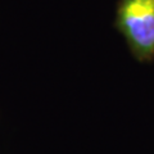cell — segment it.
I'll return each mask as SVG.
<instances>
[{"label":"cell","mask_w":154,"mask_h":154,"mask_svg":"<svg viewBox=\"0 0 154 154\" xmlns=\"http://www.w3.org/2000/svg\"><path fill=\"white\" fill-rule=\"evenodd\" d=\"M114 27L139 63L154 60V0H119Z\"/></svg>","instance_id":"obj_1"}]
</instances>
